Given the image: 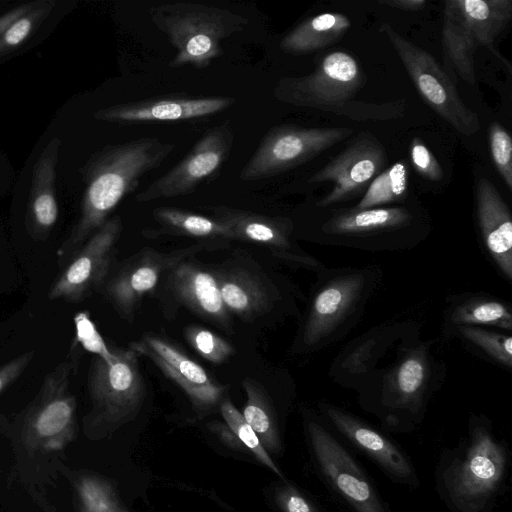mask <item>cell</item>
I'll return each mask as SVG.
<instances>
[{
	"instance_id": "6da1fadb",
	"label": "cell",
	"mask_w": 512,
	"mask_h": 512,
	"mask_svg": "<svg viewBox=\"0 0 512 512\" xmlns=\"http://www.w3.org/2000/svg\"><path fill=\"white\" fill-rule=\"evenodd\" d=\"M70 357L49 372L36 396L20 411L0 414V435L9 443V480L42 512H59L52 498L67 472V451L76 438V398L69 386Z\"/></svg>"
},
{
	"instance_id": "7a4b0ae2",
	"label": "cell",
	"mask_w": 512,
	"mask_h": 512,
	"mask_svg": "<svg viewBox=\"0 0 512 512\" xmlns=\"http://www.w3.org/2000/svg\"><path fill=\"white\" fill-rule=\"evenodd\" d=\"M174 144L155 136L106 145L86 164L81 214L58 250L61 263H68L84 243L109 218L110 213L141 179L157 169L174 150Z\"/></svg>"
},
{
	"instance_id": "3957f363",
	"label": "cell",
	"mask_w": 512,
	"mask_h": 512,
	"mask_svg": "<svg viewBox=\"0 0 512 512\" xmlns=\"http://www.w3.org/2000/svg\"><path fill=\"white\" fill-rule=\"evenodd\" d=\"M508 453L488 420L471 416L468 436L446 449L436 469L440 498L451 512H491L504 490Z\"/></svg>"
},
{
	"instance_id": "277c9868",
	"label": "cell",
	"mask_w": 512,
	"mask_h": 512,
	"mask_svg": "<svg viewBox=\"0 0 512 512\" xmlns=\"http://www.w3.org/2000/svg\"><path fill=\"white\" fill-rule=\"evenodd\" d=\"M365 81L364 72L352 55L334 51L323 57L310 74L280 78L273 93L282 103L314 108L356 121L388 120L402 114L400 102L375 104L356 100Z\"/></svg>"
},
{
	"instance_id": "5b68a950",
	"label": "cell",
	"mask_w": 512,
	"mask_h": 512,
	"mask_svg": "<svg viewBox=\"0 0 512 512\" xmlns=\"http://www.w3.org/2000/svg\"><path fill=\"white\" fill-rule=\"evenodd\" d=\"M149 14L176 49L169 63L172 68L207 67L222 55V41L243 31L248 23L242 15L201 3H164L152 7Z\"/></svg>"
},
{
	"instance_id": "8992f818",
	"label": "cell",
	"mask_w": 512,
	"mask_h": 512,
	"mask_svg": "<svg viewBox=\"0 0 512 512\" xmlns=\"http://www.w3.org/2000/svg\"><path fill=\"white\" fill-rule=\"evenodd\" d=\"M313 294L300 333L312 352L337 341L360 317L377 283L376 268L326 270Z\"/></svg>"
},
{
	"instance_id": "52a82bcc",
	"label": "cell",
	"mask_w": 512,
	"mask_h": 512,
	"mask_svg": "<svg viewBox=\"0 0 512 512\" xmlns=\"http://www.w3.org/2000/svg\"><path fill=\"white\" fill-rule=\"evenodd\" d=\"M138 356L130 348H115L109 358L93 359L88 377L91 409L83 419L88 437L106 435L140 410L146 388Z\"/></svg>"
},
{
	"instance_id": "ba28073f",
	"label": "cell",
	"mask_w": 512,
	"mask_h": 512,
	"mask_svg": "<svg viewBox=\"0 0 512 512\" xmlns=\"http://www.w3.org/2000/svg\"><path fill=\"white\" fill-rule=\"evenodd\" d=\"M511 19V0L445 1L442 43L445 55L462 80L475 83V51L486 46L496 55L493 43Z\"/></svg>"
},
{
	"instance_id": "9c48e42d",
	"label": "cell",
	"mask_w": 512,
	"mask_h": 512,
	"mask_svg": "<svg viewBox=\"0 0 512 512\" xmlns=\"http://www.w3.org/2000/svg\"><path fill=\"white\" fill-rule=\"evenodd\" d=\"M424 102L456 131L472 136L480 129L478 115L468 108L435 58L423 48L401 36L389 23L380 27Z\"/></svg>"
},
{
	"instance_id": "30bf717a",
	"label": "cell",
	"mask_w": 512,
	"mask_h": 512,
	"mask_svg": "<svg viewBox=\"0 0 512 512\" xmlns=\"http://www.w3.org/2000/svg\"><path fill=\"white\" fill-rule=\"evenodd\" d=\"M353 134L348 127L309 128L284 124L271 127L243 166L242 181L271 178L301 165Z\"/></svg>"
},
{
	"instance_id": "8fae6325",
	"label": "cell",
	"mask_w": 512,
	"mask_h": 512,
	"mask_svg": "<svg viewBox=\"0 0 512 512\" xmlns=\"http://www.w3.org/2000/svg\"><path fill=\"white\" fill-rule=\"evenodd\" d=\"M314 460L329 486L355 512H392L342 444L316 419L306 422Z\"/></svg>"
},
{
	"instance_id": "7c38bea8",
	"label": "cell",
	"mask_w": 512,
	"mask_h": 512,
	"mask_svg": "<svg viewBox=\"0 0 512 512\" xmlns=\"http://www.w3.org/2000/svg\"><path fill=\"white\" fill-rule=\"evenodd\" d=\"M432 356L424 345L407 350L385 375L376 414L389 428L409 431L432 388Z\"/></svg>"
},
{
	"instance_id": "4fadbf2b",
	"label": "cell",
	"mask_w": 512,
	"mask_h": 512,
	"mask_svg": "<svg viewBox=\"0 0 512 512\" xmlns=\"http://www.w3.org/2000/svg\"><path fill=\"white\" fill-rule=\"evenodd\" d=\"M233 144L234 133L228 124L208 129L181 161L136 194L135 201L151 202L193 193L219 172Z\"/></svg>"
},
{
	"instance_id": "5bb4252c",
	"label": "cell",
	"mask_w": 512,
	"mask_h": 512,
	"mask_svg": "<svg viewBox=\"0 0 512 512\" xmlns=\"http://www.w3.org/2000/svg\"><path fill=\"white\" fill-rule=\"evenodd\" d=\"M387 164L381 142L369 132H361L322 169L314 173L309 184L332 182L331 191L316 206L326 208L347 201L366 191Z\"/></svg>"
},
{
	"instance_id": "9a60e30c",
	"label": "cell",
	"mask_w": 512,
	"mask_h": 512,
	"mask_svg": "<svg viewBox=\"0 0 512 512\" xmlns=\"http://www.w3.org/2000/svg\"><path fill=\"white\" fill-rule=\"evenodd\" d=\"M413 214L404 207L348 209L334 213L320 225L324 243L367 251H395L385 238L408 228Z\"/></svg>"
},
{
	"instance_id": "2e32d148",
	"label": "cell",
	"mask_w": 512,
	"mask_h": 512,
	"mask_svg": "<svg viewBox=\"0 0 512 512\" xmlns=\"http://www.w3.org/2000/svg\"><path fill=\"white\" fill-rule=\"evenodd\" d=\"M122 231L116 215L109 218L69 260L49 291V299L82 301L107 276L114 246Z\"/></svg>"
},
{
	"instance_id": "e0dca14e",
	"label": "cell",
	"mask_w": 512,
	"mask_h": 512,
	"mask_svg": "<svg viewBox=\"0 0 512 512\" xmlns=\"http://www.w3.org/2000/svg\"><path fill=\"white\" fill-rule=\"evenodd\" d=\"M235 101L231 96L171 95L115 104L97 110L94 117L122 124L185 121L217 114Z\"/></svg>"
},
{
	"instance_id": "ac0fdd59",
	"label": "cell",
	"mask_w": 512,
	"mask_h": 512,
	"mask_svg": "<svg viewBox=\"0 0 512 512\" xmlns=\"http://www.w3.org/2000/svg\"><path fill=\"white\" fill-rule=\"evenodd\" d=\"M320 409L332 426L373 460L391 480L414 487L419 484L408 457L384 434L337 406L321 403Z\"/></svg>"
},
{
	"instance_id": "d6986e66",
	"label": "cell",
	"mask_w": 512,
	"mask_h": 512,
	"mask_svg": "<svg viewBox=\"0 0 512 512\" xmlns=\"http://www.w3.org/2000/svg\"><path fill=\"white\" fill-rule=\"evenodd\" d=\"M202 248L203 245H194L170 253L143 251L109 280L106 285L108 298L122 315L131 316L142 297L156 287L165 271L172 270Z\"/></svg>"
},
{
	"instance_id": "ffe728a7",
	"label": "cell",
	"mask_w": 512,
	"mask_h": 512,
	"mask_svg": "<svg viewBox=\"0 0 512 512\" xmlns=\"http://www.w3.org/2000/svg\"><path fill=\"white\" fill-rule=\"evenodd\" d=\"M130 349L149 358L182 388L197 407H212L222 398L224 388L212 381L204 368L168 341L148 335L141 341L132 342Z\"/></svg>"
},
{
	"instance_id": "44dd1931",
	"label": "cell",
	"mask_w": 512,
	"mask_h": 512,
	"mask_svg": "<svg viewBox=\"0 0 512 512\" xmlns=\"http://www.w3.org/2000/svg\"><path fill=\"white\" fill-rule=\"evenodd\" d=\"M476 210L482 240L497 268L512 280V218L495 185L480 178L476 186Z\"/></svg>"
},
{
	"instance_id": "7402d4cb",
	"label": "cell",
	"mask_w": 512,
	"mask_h": 512,
	"mask_svg": "<svg viewBox=\"0 0 512 512\" xmlns=\"http://www.w3.org/2000/svg\"><path fill=\"white\" fill-rule=\"evenodd\" d=\"M171 284L178 299L195 313L225 327L230 324L218 275L182 261L172 269Z\"/></svg>"
},
{
	"instance_id": "603a6c76",
	"label": "cell",
	"mask_w": 512,
	"mask_h": 512,
	"mask_svg": "<svg viewBox=\"0 0 512 512\" xmlns=\"http://www.w3.org/2000/svg\"><path fill=\"white\" fill-rule=\"evenodd\" d=\"M212 210L215 218L230 224L236 239L268 246L280 253L283 258L306 266L288 252L291 249L289 235L292 230L289 219L270 217L226 206L214 207Z\"/></svg>"
},
{
	"instance_id": "cb8c5ba5",
	"label": "cell",
	"mask_w": 512,
	"mask_h": 512,
	"mask_svg": "<svg viewBox=\"0 0 512 512\" xmlns=\"http://www.w3.org/2000/svg\"><path fill=\"white\" fill-rule=\"evenodd\" d=\"M60 144L59 139L53 138L34 166L28 222L31 234L37 239L45 238L58 218L54 183Z\"/></svg>"
},
{
	"instance_id": "d4e9b609",
	"label": "cell",
	"mask_w": 512,
	"mask_h": 512,
	"mask_svg": "<svg viewBox=\"0 0 512 512\" xmlns=\"http://www.w3.org/2000/svg\"><path fill=\"white\" fill-rule=\"evenodd\" d=\"M350 27L351 21L345 14L322 13L287 33L280 42V49L293 55L308 54L339 41Z\"/></svg>"
},
{
	"instance_id": "484cf974",
	"label": "cell",
	"mask_w": 512,
	"mask_h": 512,
	"mask_svg": "<svg viewBox=\"0 0 512 512\" xmlns=\"http://www.w3.org/2000/svg\"><path fill=\"white\" fill-rule=\"evenodd\" d=\"M162 232L202 239H236L229 223L175 207H158L152 212Z\"/></svg>"
},
{
	"instance_id": "4316f807",
	"label": "cell",
	"mask_w": 512,
	"mask_h": 512,
	"mask_svg": "<svg viewBox=\"0 0 512 512\" xmlns=\"http://www.w3.org/2000/svg\"><path fill=\"white\" fill-rule=\"evenodd\" d=\"M448 322L458 326H490L512 330V313L504 302L481 296H471L455 302L448 311Z\"/></svg>"
},
{
	"instance_id": "83f0119b",
	"label": "cell",
	"mask_w": 512,
	"mask_h": 512,
	"mask_svg": "<svg viewBox=\"0 0 512 512\" xmlns=\"http://www.w3.org/2000/svg\"><path fill=\"white\" fill-rule=\"evenodd\" d=\"M224 305L243 318L257 316L267 306V295L260 283L244 272L218 275Z\"/></svg>"
},
{
	"instance_id": "f1b7e54d",
	"label": "cell",
	"mask_w": 512,
	"mask_h": 512,
	"mask_svg": "<svg viewBox=\"0 0 512 512\" xmlns=\"http://www.w3.org/2000/svg\"><path fill=\"white\" fill-rule=\"evenodd\" d=\"M64 477L71 483L78 512H126L113 487L103 477L70 469Z\"/></svg>"
},
{
	"instance_id": "f546056e",
	"label": "cell",
	"mask_w": 512,
	"mask_h": 512,
	"mask_svg": "<svg viewBox=\"0 0 512 512\" xmlns=\"http://www.w3.org/2000/svg\"><path fill=\"white\" fill-rule=\"evenodd\" d=\"M247 395L243 417L259 438L262 446L272 452L280 450V438L276 417L262 388L252 379L242 382Z\"/></svg>"
},
{
	"instance_id": "4dcf8cb0",
	"label": "cell",
	"mask_w": 512,
	"mask_h": 512,
	"mask_svg": "<svg viewBox=\"0 0 512 512\" xmlns=\"http://www.w3.org/2000/svg\"><path fill=\"white\" fill-rule=\"evenodd\" d=\"M407 187V166L404 162L398 161L373 179L361 200L352 208H377L385 204L402 201L407 194Z\"/></svg>"
},
{
	"instance_id": "1f68e13d",
	"label": "cell",
	"mask_w": 512,
	"mask_h": 512,
	"mask_svg": "<svg viewBox=\"0 0 512 512\" xmlns=\"http://www.w3.org/2000/svg\"><path fill=\"white\" fill-rule=\"evenodd\" d=\"M456 332L494 361L511 369L512 337L509 333L494 332L476 326H458Z\"/></svg>"
},
{
	"instance_id": "d6a6232c",
	"label": "cell",
	"mask_w": 512,
	"mask_h": 512,
	"mask_svg": "<svg viewBox=\"0 0 512 512\" xmlns=\"http://www.w3.org/2000/svg\"><path fill=\"white\" fill-rule=\"evenodd\" d=\"M221 413L228 427L242 441V443H244L255 454L258 460L270 468L274 473L283 477L278 467L270 458L266 449H264L260 443L259 438L253 429L245 421L242 413H240L228 399L221 403Z\"/></svg>"
},
{
	"instance_id": "836d02e7",
	"label": "cell",
	"mask_w": 512,
	"mask_h": 512,
	"mask_svg": "<svg viewBox=\"0 0 512 512\" xmlns=\"http://www.w3.org/2000/svg\"><path fill=\"white\" fill-rule=\"evenodd\" d=\"M490 151L495 168L512 191V139L507 130L494 121L488 128Z\"/></svg>"
},
{
	"instance_id": "e575fe53",
	"label": "cell",
	"mask_w": 512,
	"mask_h": 512,
	"mask_svg": "<svg viewBox=\"0 0 512 512\" xmlns=\"http://www.w3.org/2000/svg\"><path fill=\"white\" fill-rule=\"evenodd\" d=\"M186 338L199 355L212 363L224 362L233 352L227 341L202 327H189Z\"/></svg>"
},
{
	"instance_id": "d590c367",
	"label": "cell",
	"mask_w": 512,
	"mask_h": 512,
	"mask_svg": "<svg viewBox=\"0 0 512 512\" xmlns=\"http://www.w3.org/2000/svg\"><path fill=\"white\" fill-rule=\"evenodd\" d=\"M49 4V2H36L31 10L14 21L0 37V51L20 45L40 18L50 11Z\"/></svg>"
},
{
	"instance_id": "8d00e7d4",
	"label": "cell",
	"mask_w": 512,
	"mask_h": 512,
	"mask_svg": "<svg viewBox=\"0 0 512 512\" xmlns=\"http://www.w3.org/2000/svg\"><path fill=\"white\" fill-rule=\"evenodd\" d=\"M410 156L413 166L422 177L431 181H440L443 178L442 167L421 139H412Z\"/></svg>"
},
{
	"instance_id": "74e56055",
	"label": "cell",
	"mask_w": 512,
	"mask_h": 512,
	"mask_svg": "<svg viewBox=\"0 0 512 512\" xmlns=\"http://www.w3.org/2000/svg\"><path fill=\"white\" fill-rule=\"evenodd\" d=\"M77 335L86 349H89L102 358H109L111 350L107 349L93 323L84 314H78L76 318Z\"/></svg>"
},
{
	"instance_id": "f35d334b",
	"label": "cell",
	"mask_w": 512,
	"mask_h": 512,
	"mask_svg": "<svg viewBox=\"0 0 512 512\" xmlns=\"http://www.w3.org/2000/svg\"><path fill=\"white\" fill-rule=\"evenodd\" d=\"M34 358L33 351H27L0 367V393L14 382Z\"/></svg>"
},
{
	"instance_id": "ab89813d",
	"label": "cell",
	"mask_w": 512,
	"mask_h": 512,
	"mask_svg": "<svg viewBox=\"0 0 512 512\" xmlns=\"http://www.w3.org/2000/svg\"><path fill=\"white\" fill-rule=\"evenodd\" d=\"M282 505L286 512H319L304 496L294 490L284 494Z\"/></svg>"
},
{
	"instance_id": "60d3db41",
	"label": "cell",
	"mask_w": 512,
	"mask_h": 512,
	"mask_svg": "<svg viewBox=\"0 0 512 512\" xmlns=\"http://www.w3.org/2000/svg\"><path fill=\"white\" fill-rule=\"evenodd\" d=\"M35 4L36 2H31L28 4L17 6L14 9L5 13L4 15L0 16V37L14 21H16L24 14H26L29 10H31Z\"/></svg>"
},
{
	"instance_id": "b9f144b4",
	"label": "cell",
	"mask_w": 512,
	"mask_h": 512,
	"mask_svg": "<svg viewBox=\"0 0 512 512\" xmlns=\"http://www.w3.org/2000/svg\"><path fill=\"white\" fill-rule=\"evenodd\" d=\"M378 3L404 11H418L426 5L425 0H381Z\"/></svg>"
}]
</instances>
